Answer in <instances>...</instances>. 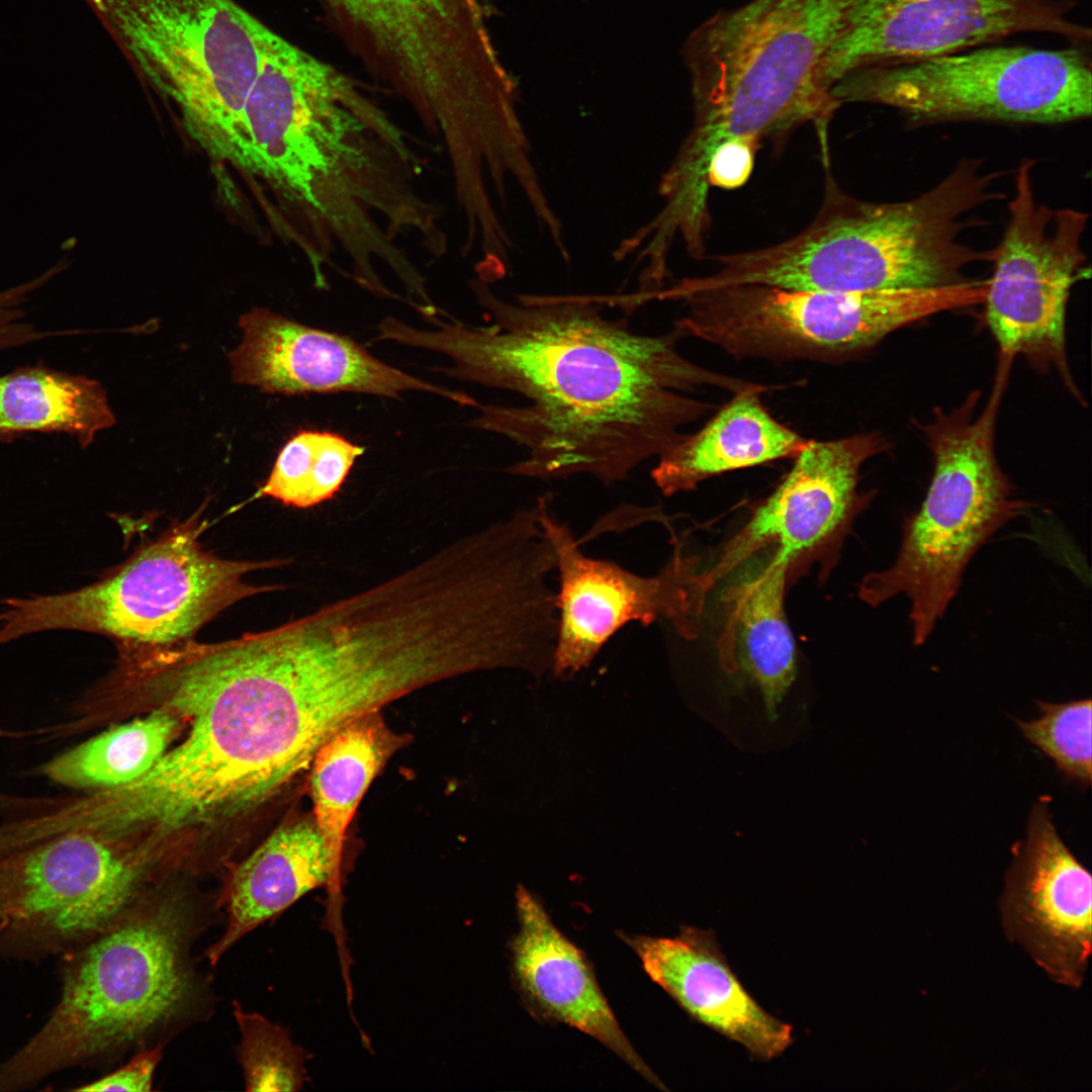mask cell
<instances>
[{
  "label": "cell",
  "instance_id": "30",
  "mask_svg": "<svg viewBox=\"0 0 1092 1092\" xmlns=\"http://www.w3.org/2000/svg\"><path fill=\"white\" fill-rule=\"evenodd\" d=\"M161 1056L162 1051L160 1046L144 1051L118 1070L74 1090L89 1092L151 1091L153 1088L155 1070L161 1060Z\"/></svg>",
  "mask_w": 1092,
  "mask_h": 1092
},
{
  "label": "cell",
  "instance_id": "29",
  "mask_svg": "<svg viewBox=\"0 0 1092 1092\" xmlns=\"http://www.w3.org/2000/svg\"><path fill=\"white\" fill-rule=\"evenodd\" d=\"M756 147L757 144L743 139L721 145L712 156L708 168L709 186L724 189L742 186L752 172Z\"/></svg>",
  "mask_w": 1092,
  "mask_h": 1092
},
{
  "label": "cell",
  "instance_id": "15",
  "mask_svg": "<svg viewBox=\"0 0 1092 1092\" xmlns=\"http://www.w3.org/2000/svg\"><path fill=\"white\" fill-rule=\"evenodd\" d=\"M885 446L874 434L809 440L786 477L704 571L709 588L767 547L787 560L790 581L815 563L826 577L854 519L873 497L858 490L860 468Z\"/></svg>",
  "mask_w": 1092,
  "mask_h": 1092
},
{
  "label": "cell",
  "instance_id": "8",
  "mask_svg": "<svg viewBox=\"0 0 1092 1092\" xmlns=\"http://www.w3.org/2000/svg\"><path fill=\"white\" fill-rule=\"evenodd\" d=\"M140 75L213 160L241 168L263 22L235 0H94Z\"/></svg>",
  "mask_w": 1092,
  "mask_h": 1092
},
{
  "label": "cell",
  "instance_id": "20",
  "mask_svg": "<svg viewBox=\"0 0 1092 1092\" xmlns=\"http://www.w3.org/2000/svg\"><path fill=\"white\" fill-rule=\"evenodd\" d=\"M735 570L722 598L721 666L757 688L767 717L775 720L797 672L796 646L785 612L789 565L776 548L767 547Z\"/></svg>",
  "mask_w": 1092,
  "mask_h": 1092
},
{
  "label": "cell",
  "instance_id": "16",
  "mask_svg": "<svg viewBox=\"0 0 1092 1092\" xmlns=\"http://www.w3.org/2000/svg\"><path fill=\"white\" fill-rule=\"evenodd\" d=\"M1041 796L1031 808L1000 900L1005 934L1055 982L1082 985L1091 953L1092 879L1066 845Z\"/></svg>",
  "mask_w": 1092,
  "mask_h": 1092
},
{
  "label": "cell",
  "instance_id": "9",
  "mask_svg": "<svg viewBox=\"0 0 1092 1092\" xmlns=\"http://www.w3.org/2000/svg\"><path fill=\"white\" fill-rule=\"evenodd\" d=\"M1064 49L975 47L856 69L831 89L839 104L886 105L912 122L992 120L1056 124L1089 117L1090 55Z\"/></svg>",
  "mask_w": 1092,
  "mask_h": 1092
},
{
  "label": "cell",
  "instance_id": "13",
  "mask_svg": "<svg viewBox=\"0 0 1092 1092\" xmlns=\"http://www.w3.org/2000/svg\"><path fill=\"white\" fill-rule=\"evenodd\" d=\"M541 526L556 558L557 631L551 672L565 677L587 667L607 642L631 622L670 623L694 639L710 592L698 558L677 545L656 574L643 576L617 562L585 555L570 527L538 497Z\"/></svg>",
  "mask_w": 1092,
  "mask_h": 1092
},
{
  "label": "cell",
  "instance_id": "5",
  "mask_svg": "<svg viewBox=\"0 0 1092 1092\" xmlns=\"http://www.w3.org/2000/svg\"><path fill=\"white\" fill-rule=\"evenodd\" d=\"M181 908L151 907L62 957L61 995L47 1021L0 1062V1092L31 1088L138 1038L185 1003Z\"/></svg>",
  "mask_w": 1092,
  "mask_h": 1092
},
{
  "label": "cell",
  "instance_id": "28",
  "mask_svg": "<svg viewBox=\"0 0 1092 1092\" xmlns=\"http://www.w3.org/2000/svg\"><path fill=\"white\" fill-rule=\"evenodd\" d=\"M240 1031V1061L248 1091H290L301 1084L298 1052L288 1036L258 1013L234 1009Z\"/></svg>",
  "mask_w": 1092,
  "mask_h": 1092
},
{
  "label": "cell",
  "instance_id": "21",
  "mask_svg": "<svg viewBox=\"0 0 1092 1092\" xmlns=\"http://www.w3.org/2000/svg\"><path fill=\"white\" fill-rule=\"evenodd\" d=\"M757 384L740 390L697 433L682 435L658 456L651 478L666 496L707 478L782 458H795L809 440L779 423L764 407Z\"/></svg>",
  "mask_w": 1092,
  "mask_h": 1092
},
{
  "label": "cell",
  "instance_id": "2",
  "mask_svg": "<svg viewBox=\"0 0 1092 1092\" xmlns=\"http://www.w3.org/2000/svg\"><path fill=\"white\" fill-rule=\"evenodd\" d=\"M118 649L100 697L131 698L189 725L187 736L126 786L85 795L89 830L154 856L182 830L273 797L335 730L284 625L218 643Z\"/></svg>",
  "mask_w": 1092,
  "mask_h": 1092
},
{
  "label": "cell",
  "instance_id": "18",
  "mask_svg": "<svg viewBox=\"0 0 1092 1092\" xmlns=\"http://www.w3.org/2000/svg\"><path fill=\"white\" fill-rule=\"evenodd\" d=\"M620 937L649 978L694 1020L742 1045L758 1061L794 1042L792 1025L764 1010L729 966L711 930L682 926L673 937Z\"/></svg>",
  "mask_w": 1092,
  "mask_h": 1092
},
{
  "label": "cell",
  "instance_id": "31",
  "mask_svg": "<svg viewBox=\"0 0 1092 1092\" xmlns=\"http://www.w3.org/2000/svg\"><path fill=\"white\" fill-rule=\"evenodd\" d=\"M7 440H9V439L0 434V441H7Z\"/></svg>",
  "mask_w": 1092,
  "mask_h": 1092
},
{
  "label": "cell",
  "instance_id": "17",
  "mask_svg": "<svg viewBox=\"0 0 1092 1092\" xmlns=\"http://www.w3.org/2000/svg\"><path fill=\"white\" fill-rule=\"evenodd\" d=\"M239 326L242 342L229 353L236 383L285 395L355 392L398 398L404 391H425L461 405L474 401L382 362L347 336L267 308H253L240 317Z\"/></svg>",
  "mask_w": 1092,
  "mask_h": 1092
},
{
  "label": "cell",
  "instance_id": "26",
  "mask_svg": "<svg viewBox=\"0 0 1092 1092\" xmlns=\"http://www.w3.org/2000/svg\"><path fill=\"white\" fill-rule=\"evenodd\" d=\"M365 448L326 431H300L280 450L256 497L306 509L332 498Z\"/></svg>",
  "mask_w": 1092,
  "mask_h": 1092
},
{
  "label": "cell",
  "instance_id": "14",
  "mask_svg": "<svg viewBox=\"0 0 1092 1092\" xmlns=\"http://www.w3.org/2000/svg\"><path fill=\"white\" fill-rule=\"evenodd\" d=\"M1075 0H852L821 65L823 87L859 68L909 62L995 43L1019 33H1049L1071 43L1091 30L1071 18Z\"/></svg>",
  "mask_w": 1092,
  "mask_h": 1092
},
{
  "label": "cell",
  "instance_id": "4",
  "mask_svg": "<svg viewBox=\"0 0 1092 1092\" xmlns=\"http://www.w3.org/2000/svg\"><path fill=\"white\" fill-rule=\"evenodd\" d=\"M852 0H750L718 11L688 37L694 123L684 143L708 167L731 140L758 145L808 121L825 126L839 104L821 65Z\"/></svg>",
  "mask_w": 1092,
  "mask_h": 1092
},
{
  "label": "cell",
  "instance_id": "11",
  "mask_svg": "<svg viewBox=\"0 0 1092 1092\" xmlns=\"http://www.w3.org/2000/svg\"><path fill=\"white\" fill-rule=\"evenodd\" d=\"M150 860L102 835H55L0 857V958L64 957L111 927Z\"/></svg>",
  "mask_w": 1092,
  "mask_h": 1092
},
{
  "label": "cell",
  "instance_id": "27",
  "mask_svg": "<svg viewBox=\"0 0 1092 1092\" xmlns=\"http://www.w3.org/2000/svg\"><path fill=\"white\" fill-rule=\"evenodd\" d=\"M1040 716L1015 720L1023 737L1051 758L1069 781L1088 788L1092 779L1091 700L1036 701Z\"/></svg>",
  "mask_w": 1092,
  "mask_h": 1092
},
{
  "label": "cell",
  "instance_id": "6",
  "mask_svg": "<svg viewBox=\"0 0 1092 1092\" xmlns=\"http://www.w3.org/2000/svg\"><path fill=\"white\" fill-rule=\"evenodd\" d=\"M1007 373L999 370L988 403L974 413L972 394L950 413L937 410L922 427L933 474L919 509L905 519L893 564L868 573L858 598L878 607L896 596L910 601L912 641L923 645L957 596L978 550L1026 511L995 454L996 416Z\"/></svg>",
  "mask_w": 1092,
  "mask_h": 1092
},
{
  "label": "cell",
  "instance_id": "7",
  "mask_svg": "<svg viewBox=\"0 0 1092 1092\" xmlns=\"http://www.w3.org/2000/svg\"><path fill=\"white\" fill-rule=\"evenodd\" d=\"M202 512L169 527L92 584L2 600L0 645L53 630L103 635L117 647L174 644L193 639L235 603L277 589L244 577L283 561L223 559L203 548Z\"/></svg>",
  "mask_w": 1092,
  "mask_h": 1092
},
{
  "label": "cell",
  "instance_id": "24",
  "mask_svg": "<svg viewBox=\"0 0 1092 1092\" xmlns=\"http://www.w3.org/2000/svg\"><path fill=\"white\" fill-rule=\"evenodd\" d=\"M115 424L101 384L46 367H22L0 375V434L66 433L88 446Z\"/></svg>",
  "mask_w": 1092,
  "mask_h": 1092
},
{
  "label": "cell",
  "instance_id": "22",
  "mask_svg": "<svg viewBox=\"0 0 1092 1092\" xmlns=\"http://www.w3.org/2000/svg\"><path fill=\"white\" fill-rule=\"evenodd\" d=\"M337 884L313 816L276 829L235 871L228 895L229 923L206 951L211 964L240 938L309 891Z\"/></svg>",
  "mask_w": 1092,
  "mask_h": 1092
},
{
  "label": "cell",
  "instance_id": "19",
  "mask_svg": "<svg viewBox=\"0 0 1092 1092\" xmlns=\"http://www.w3.org/2000/svg\"><path fill=\"white\" fill-rule=\"evenodd\" d=\"M518 932L511 942L514 981L528 1010L593 1036L650 1084L666 1090L621 1029L583 951L553 923L524 886L516 892Z\"/></svg>",
  "mask_w": 1092,
  "mask_h": 1092
},
{
  "label": "cell",
  "instance_id": "12",
  "mask_svg": "<svg viewBox=\"0 0 1092 1092\" xmlns=\"http://www.w3.org/2000/svg\"><path fill=\"white\" fill-rule=\"evenodd\" d=\"M1033 165L1027 160L1016 170L1008 222L987 279L985 317L1001 357L1022 355L1037 367L1053 366L1074 390L1066 358V309L1086 261L1081 242L1089 216L1039 203Z\"/></svg>",
  "mask_w": 1092,
  "mask_h": 1092
},
{
  "label": "cell",
  "instance_id": "1",
  "mask_svg": "<svg viewBox=\"0 0 1092 1092\" xmlns=\"http://www.w3.org/2000/svg\"><path fill=\"white\" fill-rule=\"evenodd\" d=\"M469 286L491 321L473 327L429 320L419 330L392 316L383 340L444 354L451 377L526 397L521 406L481 404L469 425L526 447V459L507 471L539 479L590 474L606 484L625 479L659 456L679 429L712 408L677 391L704 385L737 392L746 381L705 369L679 354L671 333L632 332L624 318L602 313L590 295L519 294L498 297L490 283Z\"/></svg>",
  "mask_w": 1092,
  "mask_h": 1092
},
{
  "label": "cell",
  "instance_id": "25",
  "mask_svg": "<svg viewBox=\"0 0 1092 1092\" xmlns=\"http://www.w3.org/2000/svg\"><path fill=\"white\" fill-rule=\"evenodd\" d=\"M180 721L153 708L145 718L114 726L56 756L40 767L42 776L76 789H112L147 774L167 751Z\"/></svg>",
  "mask_w": 1092,
  "mask_h": 1092
},
{
  "label": "cell",
  "instance_id": "10",
  "mask_svg": "<svg viewBox=\"0 0 1092 1092\" xmlns=\"http://www.w3.org/2000/svg\"><path fill=\"white\" fill-rule=\"evenodd\" d=\"M986 280L861 292L742 284L680 300L688 313L674 327L737 357H835L868 349L929 315L983 303Z\"/></svg>",
  "mask_w": 1092,
  "mask_h": 1092
},
{
  "label": "cell",
  "instance_id": "3",
  "mask_svg": "<svg viewBox=\"0 0 1092 1092\" xmlns=\"http://www.w3.org/2000/svg\"><path fill=\"white\" fill-rule=\"evenodd\" d=\"M997 179L978 159H965L932 188L899 202L859 200L828 179L822 207L805 230L769 247L713 257L719 269L710 284L861 292L968 281L963 271L992 262L994 249H974L961 235L971 211L1002 196Z\"/></svg>",
  "mask_w": 1092,
  "mask_h": 1092
},
{
  "label": "cell",
  "instance_id": "23",
  "mask_svg": "<svg viewBox=\"0 0 1092 1092\" xmlns=\"http://www.w3.org/2000/svg\"><path fill=\"white\" fill-rule=\"evenodd\" d=\"M410 739L375 711L347 723L317 749L309 766L312 816L337 884L347 829L363 796Z\"/></svg>",
  "mask_w": 1092,
  "mask_h": 1092
}]
</instances>
